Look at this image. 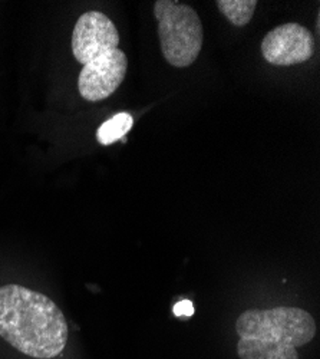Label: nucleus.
Returning a JSON list of instances; mask_svg holds the SVG:
<instances>
[{"label": "nucleus", "mask_w": 320, "mask_h": 359, "mask_svg": "<svg viewBox=\"0 0 320 359\" xmlns=\"http://www.w3.org/2000/svg\"><path fill=\"white\" fill-rule=\"evenodd\" d=\"M154 16L158 23L161 52L165 61L176 68L193 65L204 41V29L197 12L188 5L157 0Z\"/></svg>", "instance_id": "nucleus-3"}, {"label": "nucleus", "mask_w": 320, "mask_h": 359, "mask_svg": "<svg viewBox=\"0 0 320 359\" xmlns=\"http://www.w3.org/2000/svg\"><path fill=\"white\" fill-rule=\"evenodd\" d=\"M134 119L128 112H120L104 123L97 131V140L102 145H111L115 141L124 140L132 128Z\"/></svg>", "instance_id": "nucleus-6"}, {"label": "nucleus", "mask_w": 320, "mask_h": 359, "mask_svg": "<svg viewBox=\"0 0 320 359\" xmlns=\"http://www.w3.org/2000/svg\"><path fill=\"white\" fill-rule=\"evenodd\" d=\"M240 359H300L298 349L313 341L316 322L300 308L249 309L236 320Z\"/></svg>", "instance_id": "nucleus-2"}, {"label": "nucleus", "mask_w": 320, "mask_h": 359, "mask_svg": "<svg viewBox=\"0 0 320 359\" xmlns=\"http://www.w3.org/2000/svg\"><path fill=\"white\" fill-rule=\"evenodd\" d=\"M0 338L26 356L52 359L65 349L69 327L46 294L9 283L0 287Z\"/></svg>", "instance_id": "nucleus-1"}, {"label": "nucleus", "mask_w": 320, "mask_h": 359, "mask_svg": "<svg viewBox=\"0 0 320 359\" xmlns=\"http://www.w3.org/2000/svg\"><path fill=\"white\" fill-rule=\"evenodd\" d=\"M174 313H176V316H193L194 313V308H193V304L190 301H183L180 304H177L176 306H174Z\"/></svg>", "instance_id": "nucleus-8"}, {"label": "nucleus", "mask_w": 320, "mask_h": 359, "mask_svg": "<svg viewBox=\"0 0 320 359\" xmlns=\"http://www.w3.org/2000/svg\"><path fill=\"white\" fill-rule=\"evenodd\" d=\"M314 53V39L307 27L299 23L280 25L265 36L261 55L274 67H292L303 64Z\"/></svg>", "instance_id": "nucleus-5"}, {"label": "nucleus", "mask_w": 320, "mask_h": 359, "mask_svg": "<svg viewBox=\"0 0 320 359\" xmlns=\"http://www.w3.org/2000/svg\"><path fill=\"white\" fill-rule=\"evenodd\" d=\"M72 53L82 67L99 56L118 49L120 34L115 23L101 12H86L79 16L72 32Z\"/></svg>", "instance_id": "nucleus-4"}, {"label": "nucleus", "mask_w": 320, "mask_h": 359, "mask_svg": "<svg viewBox=\"0 0 320 359\" xmlns=\"http://www.w3.org/2000/svg\"><path fill=\"white\" fill-rule=\"evenodd\" d=\"M216 5L228 22L243 27L251 20L258 4L256 0H217Z\"/></svg>", "instance_id": "nucleus-7"}]
</instances>
